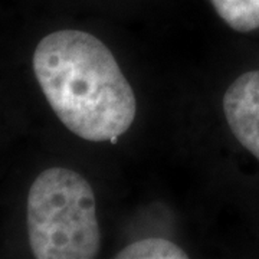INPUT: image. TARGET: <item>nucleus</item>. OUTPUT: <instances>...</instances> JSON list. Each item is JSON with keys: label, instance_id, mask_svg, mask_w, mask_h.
<instances>
[{"label": "nucleus", "instance_id": "obj_1", "mask_svg": "<svg viewBox=\"0 0 259 259\" xmlns=\"http://www.w3.org/2000/svg\"><path fill=\"white\" fill-rule=\"evenodd\" d=\"M33 72L56 117L88 141L120 137L137 115V98L105 44L81 30H58L37 44Z\"/></svg>", "mask_w": 259, "mask_h": 259}, {"label": "nucleus", "instance_id": "obj_2", "mask_svg": "<svg viewBox=\"0 0 259 259\" xmlns=\"http://www.w3.org/2000/svg\"><path fill=\"white\" fill-rule=\"evenodd\" d=\"M26 225L37 259H93L101 249L93 187L69 168L52 167L35 179L28 194Z\"/></svg>", "mask_w": 259, "mask_h": 259}, {"label": "nucleus", "instance_id": "obj_3", "mask_svg": "<svg viewBox=\"0 0 259 259\" xmlns=\"http://www.w3.org/2000/svg\"><path fill=\"white\" fill-rule=\"evenodd\" d=\"M223 112L233 136L259 160V71L236 78L223 95Z\"/></svg>", "mask_w": 259, "mask_h": 259}, {"label": "nucleus", "instance_id": "obj_4", "mask_svg": "<svg viewBox=\"0 0 259 259\" xmlns=\"http://www.w3.org/2000/svg\"><path fill=\"white\" fill-rule=\"evenodd\" d=\"M216 13L236 32L259 28V0H210Z\"/></svg>", "mask_w": 259, "mask_h": 259}, {"label": "nucleus", "instance_id": "obj_5", "mask_svg": "<svg viewBox=\"0 0 259 259\" xmlns=\"http://www.w3.org/2000/svg\"><path fill=\"white\" fill-rule=\"evenodd\" d=\"M118 259H185L189 255L175 242L148 238L130 243L117 253Z\"/></svg>", "mask_w": 259, "mask_h": 259}]
</instances>
